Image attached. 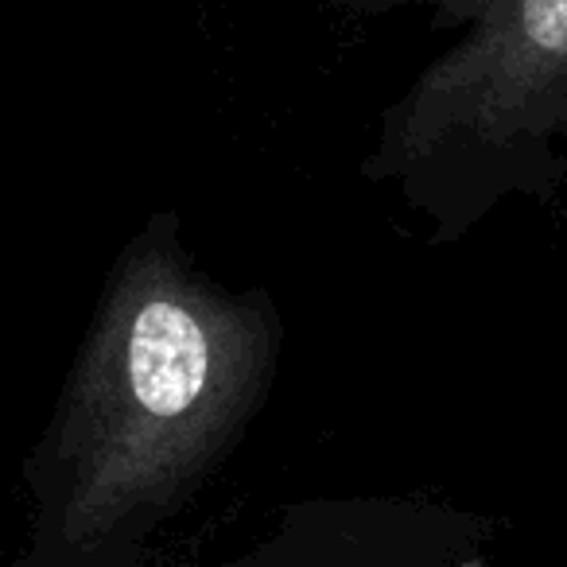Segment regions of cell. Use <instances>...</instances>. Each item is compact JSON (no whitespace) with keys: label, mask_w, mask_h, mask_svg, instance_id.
<instances>
[{"label":"cell","mask_w":567,"mask_h":567,"mask_svg":"<svg viewBox=\"0 0 567 567\" xmlns=\"http://www.w3.org/2000/svg\"><path fill=\"white\" fill-rule=\"evenodd\" d=\"M280 323L257 292L148 229L113 272L55 420L59 525L102 544L179 509L237 447L272 385Z\"/></svg>","instance_id":"obj_1"},{"label":"cell","mask_w":567,"mask_h":567,"mask_svg":"<svg viewBox=\"0 0 567 567\" xmlns=\"http://www.w3.org/2000/svg\"><path fill=\"white\" fill-rule=\"evenodd\" d=\"M567 125V0H502L393 113L373 159L381 175L509 164L520 144ZM502 164V167H505Z\"/></svg>","instance_id":"obj_2"}]
</instances>
